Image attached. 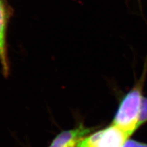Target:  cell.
Returning a JSON list of instances; mask_svg holds the SVG:
<instances>
[{"label": "cell", "instance_id": "6da1fadb", "mask_svg": "<svg viewBox=\"0 0 147 147\" xmlns=\"http://www.w3.org/2000/svg\"><path fill=\"white\" fill-rule=\"evenodd\" d=\"M147 71V61L140 78L125 95L119 104L112 125L122 130L129 137L138 129V123L142 100V88Z\"/></svg>", "mask_w": 147, "mask_h": 147}, {"label": "cell", "instance_id": "7a4b0ae2", "mask_svg": "<svg viewBox=\"0 0 147 147\" xmlns=\"http://www.w3.org/2000/svg\"><path fill=\"white\" fill-rule=\"evenodd\" d=\"M129 137L113 125L84 137L76 147H122Z\"/></svg>", "mask_w": 147, "mask_h": 147}, {"label": "cell", "instance_id": "3957f363", "mask_svg": "<svg viewBox=\"0 0 147 147\" xmlns=\"http://www.w3.org/2000/svg\"><path fill=\"white\" fill-rule=\"evenodd\" d=\"M10 18V11L5 0H0V63L3 71H9V59L7 47V33Z\"/></svg>", "mask_w": 147, "mask_h": 147}, {"label": "cell", "instance_id": "277c9868", "mask_svg": "<svg viewBox=\"0 0 147 147\" xmlns=\"http://www.w3.org/2000/svg\"><path fill=\"white\" fill-rule=\"evenodd\" d=\"M91 130V129L80 125L73 129L64 131L57 136L49 147H76Z\"/></svg>", "mask_w": 147, "mask_h": 147}, {"label": "cell", "instance_id": "5b68a950", "mask_svg": "<svg viewBox=\"0 0 147 147\" xmlns=\"http://www.w3.org/2000/svg\"><path fill=\"white\" fill-rule=\"evenodd\" d=\"M147 122V97L143 96L138 123V129Z\"/></svg>", "mask_w": 147, "mask_h": 147}, {"label": "cell", "instance_id": "8992f818", "mask_svg": "<svg viewBox=\"0 0 147 147\" xmlns=\"http://www.w3.org/2000/svg\"><path fill=\"white\" fill-rule=\"evenodd\" d=\"M122 147H147V144L134 140H127Z\"/></svg>", "mask_w": 147, "mask_h": 147}]
</instances>
